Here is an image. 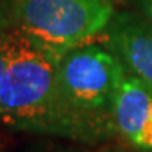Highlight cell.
<instances>
[{"label":"cell","mask_w":152,"mask_h":152,"mask_svg":"<svg viewBox=\"0 0 152 152\" xmlns=\"http://www.w3.org/2000/svg\"><path fill=\"white\" fill-rule=\"evenodd\" d=\"M57 58L12 26L11 56L0 86V120L15 131L49 134L88 145L61 97Z\"/></svg>","instance_id":"cell-1"},{"label":"cell","mask_w":152,"mask_h":152,"mask_svg":"<svg viewBox=\"0 0 152 152\" xmlns=\"http://www.w3.org/2000/svg\"><path fill=\"white\" fill-rule=\"evenodd\" d=\"M128 68L103 37L71 48L57 58V78L71 115L88 145L117 135L114 106Z\"/></svg>","instance_id":"cell-2"},{"label":"cell","mask_w":152,"mask_h":152,"mask_svg":"<svg viewBox=\"0 0 152 152\" xmlns=\"http://www.w3.org/2000/svg\"><path fill=\"white\" fill-rule=\"evenodd\" d=\"M12 20L32 43L54 56L103 37L112 0H14Z\"/></svg>","instance_id":"cell-3"},{"label":"cell","mask_w":152,"mask_h":152,"mask_svg":"<svg viewBox=\"0 0 152 152\" xmlns=\"http://www.w3.org/2000/svg\"><path fill=\"white\" fill-rule=\"evenodd\" d=\"M104 39L129 72L152 86V23L137 12H115Z\"/></svg>","instance_id":"cell-4"},{"label":"cell","mask_w":152,"mask_h":152,"mask_svg":"<svg viewBox=\"0 0 152 152\" xmlns=\"http://www.w3.org/2000/svg\"><path fill=\"white\" fill-rule=\"evenodd\" d=\"M114 124L131 146L152 151V86L128 72L114 106Z\"/></svg>","instance_id":"cell-5"},{"label":"cell","mask_w":152,"mask_h":152,"mask_svg":"<svg viewBox=\"0 0 152 152\" xmlns=\"http://www.w3.org/2000/svg\"><path fill=\"white\" fill-rule=\"evenodd\" d=\"M14 26V25H12ZM12 26L8 31H5L0 35V86H2V80L5 75V71L10 61L11 56V46H12Z\"/></svg>","instance_id":"cell-6"},{"label":"cell","mask_w":152,"mask_h":152,"mask_svg":"<svg viewBox=\"0 0 152 152\" xmlns=\"http://www.w3.org/2000/svg\"><path fill=\"white\" fill-rule=\"evenodd\" d=\"M12 25V8L8 5L6 0H0V35L10 29Z\"/></svg>","instance_id":"cell-7"},{"label":"cell","mask_w":152,"mask_h":152,"mask_svg":"<svg viewBox=\"0 0 152 152\" xmlns=\"http://www.w3.org/2000/svg\"><path fill=\"white\" fill-rule=\"evenodd\" d=\"M134 3L138 8L140 14L149 23H152V0H134Z\"/></svg>","instance_id":"cell-8"},{"label":"cell","mask_w":152,"mask_h":152,"mask_svg":"<svg viewBox=\"0 0 152 152\" xmlns=\"http://www.w3.org/2000/svg\"><path fill=\"white\" fill-rule=\"evenodd\" d=\"M39 152H85V151H78V149H66V148H54V149H46V151H39Z\"/></svg>","instance_id":"cell-9"},{"label":"cell","mask_w":152,"mask_h":152,"mask_svg":"<svg viewBox=\"0 0 152 152\" xmlns=\"http://www.w3.org/2000/svg\"><path fill=\"white\" fill-rule=\"evenodd\" d=\"M106 152H121V151H118V149H109V151H106Z\"/></svg>","instance_id":"cell-10"},{"label":"cell","mask_w":152,"mask_h":152,"mask_svg":"<svg viewBox=\"0 0 152 152\" xmlns=\"http://www.w3.org/2000/svg\"><path fill=\"white\" fill-rule=\"evenodd\" d=\"M146 152H152V151H146Z\"/></svg>","instance_id":"cell-11"},{"label":"cell","mask_w":152,"mask_h":152,"mask_svg":"<svg viewBox=\"0 0 152 152\" xmlns=\"http://www.w3.org/2000/svg\"><path fill=\"white\" fill-rule=\"evenodd\" d=\"M0 152H3V151H2V149H0Z\"/></svg>","instance_id":"cell-12"}]
</instances>
